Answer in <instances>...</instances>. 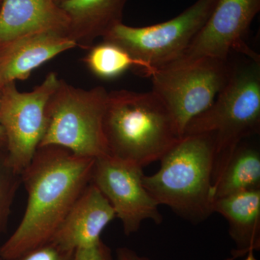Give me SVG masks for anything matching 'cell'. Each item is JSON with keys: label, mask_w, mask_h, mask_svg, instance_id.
<instances>
[{"label": "cell", "mask_w": 260, "mask_h": 260, "mask_svg": "<svg viewBox=\"0 0 260 260\" xmlns=\"http://www.w3.org/2000/svg\"><path fill=\"white\" fill-rule=\"evenodd\" d=\"M21 184V175L10 164L6 150L0 148V237L6 229L15 194Z\"/></svg>", "instance_id": "18"}, {"label": "cell", "mask_w": 260, "mask_h": 260, "mask_svg": "<svg viewBox=\"0 0 260 260\" xmlns=\"http://www.w3.org/2000/svg\"><path fill=\"white\" fill-rule=\"evenodd\" d=\"M143 169L111 155L96 158L91 181L112 205L126 236L138 232L143 221L162 222L158 203L145 189Z\"/></svg>", "instance_id": "10"}, {"label": "cell", "mask_w": 260, "mask_h": 260, "mask_svg": "<svg viewBox=\"0 0 260 260\" xmlns=\"http://www.w3.org/2000/svg\"><path fill=\"white\" fill-rule=\"evenodd\" d=\"M108 94L104 87L85 90L59 80L48 101L39 147H61L93 159L109 155L103 126Z\"/></svg>", "instance_id": "5"}, {"label": "cell", "mask_w": 260, "mask_h": 260, "mask_svg": "<svg viewBox=\"0 0 260 260\" xmlns=\"http://www.w3.org/2000/svg\"><path fill=\"white\" fill-rule=\"evenodd\" d=\"M83 61L94 75L104 80L114 79L129 69L139 70L148 76L155 71L143 61L135 59L125 49L105 41L90 47Z\"/></svg>", "instance_id": "17"}, {"label": "cell", "mask_w": 260, "mask_h": 260, "mask_svg": "<svg viewBox=\"0 0 260 260\" xmlns=\"http://www.w3.org/2000/svg\"><path fill=\"white\" fill-rule=\"evenodd\" d=\"M59 78L49 73L32 91H19L15 82L0 89V124L6 138L8 160L21 175L30 164L46 129V108Z\"/></svg>", "instance_id": "8"}, {"label": "cell", "mask_w": 260, "mask_h": 260, "mask_svg": "<svg viewBox=\"0 0 260 260\" xmlns=\"http://www.w3.org/2000/svg\"><path fill=\"white\" fill-rule=\"evenodd\" d=\"M232 68L229 59H204L181 68L156 69L150 75L152 91L172 113L183 136L188 124L213 104Z\"/></svg>", "instance_id": "7"}, {"label": "cell", "mask_w": 260, "mask_h": 260, "mask_svg": "<svg viewBox=\"0 0 260 260\" xmlns=\"http://www.w3.org/2000/svg\"><path fill=\"white\" fill-rule=\"evenodd\" d=\"M68 28L69 19L54 0H2L0 49L37 32L67 36Z\"/></svg>", "instance_id": "11"}, {"label": "cell", "mask_w": 260, "mask_h": 260, "mask_svg": "<svg viewBox=\"0 0 260 260\" xmlns=\"http://www.w3.org/2000/svg\"><path fill=\"white\" fill-rule=\"evenodd\" d=\"M5 148H6V138H5L4 130L0 124V148L5 150Z\"/></svg>", "instance_id": "22"}, {"label": "cell", "mask_w": 260, "mask_h": 260, "mask_svg": "<svg viewBox=\"0 0 260 260\" xmlns=\"http://www.w3.org/2000/svg\"><path fill=\"white\" fill-rule=\"evenodd\" d=\"M260 189V152L256 145L242 141L232 153L213 186V200Z\"/></svg>", "instance_id": "16"}, {"label": "cell", "mask_w": 260, "mask_h": 260, "mask_svg": "<svg viewBox=\"0 0 260 260\" xmlns=\"http://www.w3.org/2000/svg\"><path fill=\"white\" fill-rule=\"evenodd\" d=\"M246 255L247 256H246L245 260H257L254 255V251H249Z\"/></svg>", "instance_id": "23"}, {"label": "cell", "mask_w": 260, "mask_h": 260, "mask_svg": "<svg viewBox=\"0 0 260 260\" xmlns=\"http://www.w3.org/2000/svg\"><path fill=\"white\" fill-rule=\"evenodd\" d=\"M216 3L217 0H197L174 18L149 26L119 23L102 39L125 49L152 69H159L184 52L206 23Z\"/></svg>", "instance_id": "6"}, {"label": "cell", "mask_w": 260, "mask_h": 260, "mask_svg": "<svg viewBox=\"0 0 260 260\" xmlns=\"http://www.w3.org/2000/svg\"><path fill=\"white\" fill-rule=\"evenodd\" d=\"M260 130V60L233 64L232 74L213 104L188 124L184 135L212 133L213 186L236 148Z\"/></svg>", "instance_id": "4"}, {"label": "cell", "mask_w": 260, "mask_h": 260, "mask_svg": "<svg viewBox=\"0 0 260 260\" xmlns=\"http://www.w3.org/2000/svg\"><path fill=\"white\" fill-rule=\"evenodd\" d=\"M58 5H60V3H62L64 0H54Z\"/></svg>", "instance_id": "24"}, {"label": "cell", "mask_w": 260, "mask_h": 260, "mask_svg": "<svg viewBox=\"0 0 260 260\" xmlns=\"http://www.w3.org/2000/svg\"><path fill=\"white\" fill-rule=\"evenodd\" d=\"M213 212L221 215L229 225V234L236 244L234 260L260 249V189H250L214 200Z\"/></svg>", "instance_id": "15"}, {"label": "cell", "mask_w": 260, "mask_h": 260, "mask_svg": "<svg viewBox=\"0 0 260 260\" xmlns=\"http://www.w3.org/2000/svg\"><path fill=\"white\" fill-rule=\"evenodd\" d=\"M2 0H0V4H1Z\"/></svg>", "instance_id": "26"}, {"label": "cell", "mask_w": 260, "mask_h": 260, "mask_svg": "<svg viewBox=\"0 0 260 260\" xmlns=\"http://www.w3.org/2000/svg\"><path fill=\"white\" fill-rule=\"evenodd\" d=\"M95 159L80 156L61 147H39L22 172L28 194L21 221L0 247L10 258L50 242L65 217L91 181Z\"/></svg>", "instance_id": "1"}, {"label": "cell", "mask_w": 260, "mask_h": 260, "mask_svg": "<svg viewBox=\"0 0 260 260\" xmlns=\"http://www.w3.org/2000/svg\"><path fill=\"white\" fill-rule=\"evenodd\" d=\"M116 260H152L145 256H140L136 251L127 247H119L116 251Z\"/></svg>", "instance_id": "21"}, {"label": "cell", "mask_w": 260, "mask_h": 260, "mask_svg": "<svg viewBox=\"0 0 260 260\" xmlns=\"http://www.w3.org/2000/svg\"><path fill=\"white\" fill-rule=\"evenodd\" d=\"M116 218L109 200L90 182L51 241L76 250L101 240L103 231Z\"/></svg>", "instance_id": "12"}, {"label": "cell", "mask_w": 260, "mask_h": 260, "mask_svg": "<svg viewBox=\"0 0 260 260\" xmlns=\"http://www.w3.org/2000/svg\"><path fill=\"white\" fill-rule=\"evenodd\" d=\"M260 11V0H217L209 18L187 49L161 68H181L204 59L229 60L232 51L260 60L244 39Z\"/></svg>", "instance_id": "9"}, {"label": "cell", "mask_w": 260, "mask_h": 260, "mask_svg": "<svg viewBox=\"0 0 260 260\" xmlns=\"http://www.w3.org/2000/svg\"><path fill=\"white\" fill-rule=\"evenodd\" d=\"M103 126L109 155L142 169L160 160L183 138L152 90L109 92Z\"/></svg>", "instance_id": "2"}, {"label": "cell", "mask_w": 260, "mask_h": 260, "mask_svg": "<svg viewBox=\"0 0 260 260\" xmlns=\"http://www.w3.org/2000/svg\"><path fill=\"white\" fill-rule=\"evenodd\" d=\"M127 0H64L59 6L69 19L67 37L79 47L89 49L94 41L123 23Z\"/></svg>", "instance_id": "14"}, {"label": "cell", "mask_w": 260, "mask_h": 260, "mask_svg": "<svg viewBox=\"0 0 260 260\" xmlns=\"http://www.w3.org/2000/svg\"><path fill=\"white\" fill-rule=\"evenodd\" d=\"M215 140L212 133L184 135L161 159L158 172L143 177L145 189L158 205L170 208L193 224L213 212Z\"/></svg>", "instance_id": "3"}, {"label": "cell", "mask_w": 260, "mask_h": 260, "mask_svg": "<svg viewBox=\"0 0 260 260\" xmlns=\"http://www.w3.org/2000/svg\"><path fill=\"white\" fill-rule=\"evenodd\" d=\"M75 249H68L50 241L5 260H75Z\"/></svg>", "instance_id": "19"}, {"label": "cell", "mask_w": 260, "mask_h": 260, "mask_svg": "<svg viewBox=\"0 0 260 260\" xmlns=\"http://www.w3.org/2000/svg\"><path fill=\"white\" fill-rule=\"evenodd\" d=\"M0 260H4V259H2L1 257H0Z\"/></svg>", "instance_id": "25"}, {"label": "cell", "mask_w": 260, "mask_h": 260, "mask_svg": "<svg viewBox=\"0 0 260 260\" xmlns=\"http://www.w3.org/2000/svg\"><path fill=\"white\" fill-rule=\"evenodd\" d=\"M77 47L67 36L42 32L17 39L0 49V89L25 80L34 70L58 54Z\"/></svg>", "instance_id": "13"}, {"label": "cell", "mask_w": 260, "mask_h": 260, "mask_svg": "<svg viewBox=\"0 0 260 260\" xmlns=\"http://www.w3.org/2000/svg\"><path fill=\"white\" fill-rule=\"evenodd\" d=\"M75 260H113L112 250L101 239L92 245L77 249Z\"/></svg>", "instance_id": "20"}]
</instances>
